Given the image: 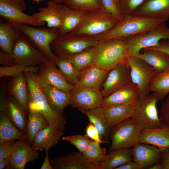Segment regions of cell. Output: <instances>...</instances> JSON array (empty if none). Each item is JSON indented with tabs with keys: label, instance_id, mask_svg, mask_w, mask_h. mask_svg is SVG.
Listing matches in <instances>:
<instances>
[{
	"label": "cell",
	"instance_id": "6da1fadb",
	"mask_svg": "<svg viewBox=\"0 0 169 169\" xmlns=\"http://www.w3.org/2000/svg\"><path fill=\"white\" fill-rule=\"evenodd\" d=\"M168 20L125 15L114 27L94 37L100 42L114 39L125 38L153 29Z\"/></svg>",
	"mask_w": 169,
	"mask_h": 169
},
{
	"label": "cell",
	"instance_id": "7a4b0ae2",
	"mask_svg": "<svg viewBox=\"0 0 169 169\" xmlns=\"http://www.w3.org/2000/svg\"><path fill=\"white\" fill-rule=\"evenodd\" d=\"M29 91L28 109L40 112L49 125L64 131L66 123L63 114L55 111L50 105L43 93L32 72H24Z\"/></svg>",
	"mask_w": 169,
	"mask_h": 169
},
{
	"label": "cell",
	"instance_id": "3957f363",
	"mask_svg": "<svg viewBox=\"0 0 169 169\" xmlns=\"http://www.w3.org/2000/svg\"><path fill=\"white\" fill-rule=\"evenodd\" d=\"M121 19L113 16L104 8L87 12L80 23L70 32L95 36L111 29Z\"/></svg>",
	"mask_w": 169,
	"mask_h": 169
},
{
	"label": "cell",
	"instance_id": "277c9868",
	"mask_svg": "<svg viewBox=\"0 0 169 169\" xmlns=\"http://www.w3.org/2000/svg\"><path fill=\"white\" fill-rule=\"evenodd\" d=\"M129 56L125 38L110 39L100 43L91 64L110 70Z\"/></svg>",
	"mask_w": 169,
	"mask_h": 169
},
{
	"label": "cell",
	"instance_id": "5b68a950",
	"mask_svg": "<svg viewBox=\"0 0 169 169\" xmlns=\"http://www.w3.org/2000/svg\"><path fill=\"white\" fill-rule=\"evenodd\" d=\"M100 42L94 37L71 32L59 36L51 44L53 52L59 59H66L89 47L97 46Z\"/></svg>",
	"mask_w": 169,
	"mask_h": 169
},
{
	"label": "cell",
	"instance_id": "8992f818",
	"mask_svg": "<svg viewBox=\"0 0 169 169\" xmlns=\"http://www.w3.org/2000/svg\"><path fill=\"white\" fill-rule=\"evenodd\" d=\"M158 101L156 94L152 92L141 99L134 106L131 117L142 129L157 128L162 126L156 104Z\"/></svg>",
	"mask_w": 169,
	"mask_h": 169
},
{
	"label": "cell",
	"instance_id": "52a82bcc",
	"mask_svg": "<svg viewBox=\"0 0 169 169\" xmlns=\"http://www.w3.org/2000/svg\"><path fill=\"white\" fill-rule=\"evenodd\" d=\"M19 29L45 56L49 62L56 65L58 58L52 51L50 45L59 36V28H36L23 24Z\"/></svg>",
	"mask_w": 169,
	"mask_h": 169
},
{
	"label": "cell",
	"instance_id": "ba28073f",
	"mask_svg": "<svg viewBox=\"0 0 169 169\" xmlns=\"http://www.w3.org/2000/svg\"><path fill=\"white\" fill-rule=\"evenodd\" d=\"M141 129L131 117L110 128L109 136L111 143L109 150L132 148L139 143Z\"/></svg>",
	"mask_w": 169,
	"mask_h": 169
},
{
	"label": "cell",
	"instance_id": "9c48e42d",
	"mask_svg": "<svg viewBox=\"0 0 169 169\" xmlns=\"http://www.w3.org/2000/svg\"><path fill=\"white\" fill-rule=\"evenodd\" d=\"M11 55L14 64L37 67L49 62L23 33L16 41Z\"/></svg>",
	"mask_w": 169,
	"mask_h": 169
},
{
	"label": "cell",
	"instance_id": "30bf717a",
	"mask_svg": "<svg viewBox=\"0 0 169 169\" xmlns=\"http://www.w3.org/2000/svg\"><path fill=\"white\" fill-rule=\"evenodd\" d=\"M165 23L147 32L125 38L129 56H137L143 49L157 46L161 40H169V28Z\"/></svg>",
	"mask_w": 169,
	"mask_h": 169
},
{
	"label": "cell",
	"instance_id": "8fae6325",
	"mask_svg": "<svg viewBox=\"0 0 169 169\" xmlns=\"http://www.w3.org/2000/svg\"><path fill=\"white\" fill-rule=\"evenodd\" d=\"M127 61L130 67L132 82L138 87L140 99L144 98L150 94V84L157 72L137 56H129Z\"/></svg>",
	"mask_w": 169,
	"mask_h": 169
},
{
	"label": "cell",
	"instance_id": "7c38bea8",
	"mask_svg": "<svg viewBox=\"0 0 169 169\" xmlns=\"http://www.w3.org/2000/svg\"><path fill=\"white\" fill-rule=\"evenodd\" d=\"M104 97L100 90L76 84L70 92L69 105L80 111L101 106Z\"/></svg>",
	"mask_w": 169,
	"mask_h": 169
},
{
	"label": "cell",
	"instance_id": "4fadbf2b",
	"mask_svg": "<svg viewBox=\"0 0 169 169\" xmlns=\"http://www.w3.org/2000/svg\"><path fill=\"white\" fill-rule=\"evenodd\" d=\"M131 82L130 67L126 59L109 71L100 90L105 98Z\"/></svg>",
	"mask_w": 169,
	"mask_h": 169
},
{
	"label": "cell",
	"instance_id": "5bb4252c",
	"mask_svg": "<svg viewBox=\"0 0 169 169\" xmlns=\"http://www.w3.org/2000/svg\"><path fill=\"white\" fill-rule=\"evenodd\" d=\"M56 66V64L50 62L39 66L38 72L34 73L35 78L43 83L70 93L74 85L68 82Z\"/></svg>",
	"mask_w": 169,
	"mask_h": 169
},
{
	"label": "cell",
	"instance_id": "9a60e30c",
	"mask_svg": "<svg viewBox=\"0 0 169 169\" xmlns=\"http://www.w3.org/2000/svg\"><path fill=\"white\" fill-rule=\"evenodd\" d=\"M32 147L26 139L18 140L15 142L10 157V167L24 169L26 164L38 159L40 153Z\"/></svg>",
	"mask_w": 169,
	"mask_h": 169
},
{
	"label": "cell",
	"instance_id": "2e32d148",
	"mask_svg": "<svg viewBox=\"0 0 169 169\" xmlns=\"http://www.w3.org/2000/svg\"><path fill=\"white\" fill-rule=\"evenodd\" d=\"M50 161L53 169H100L99 165L88 161L79 151L70 152Z\"/></svg>",
	"mask_w": 169,
	"mask_h": 169
},
{
	"label": "cell",
	"instance_id": "e0dca14e",
	"mask_svg": "<svg viewBox=\"0 0 169 169\" xmlns=\"http://www.w3.org/2000/svg\"><path fill=\"white\" fill-rule=\"evenodd\" d=\"M0 17L17 29H19L23 24L39 26L46 23L37 20L32 15L24 13L15 7L1 3H0Z\"/></svg>",
	"mask_w": 169,
	"mask_h": 169
},
{
	"label": "cell",
	"instance_id": "ac0fdd59",
	"mask_svg": "<svg viewBox=\"0 0 169 169\" xmlns=\"http://www.w3.org/2000/svg\"><path fill=\"white\" fill-rule=\"evenodd\" d=\"M132 160L142 169H149L154 163L161 162V151L151 144L139 143L131 148Z\"/></svg>",
	"mask_w": 169,
	"mask_h": 169
},
{
	"label": "cell",
	"instance_id": "d6986e66",
	"mask_svg": "<svg viewBox=\"0 0 169 169\" xmlns=\"http://www.w3.org/2000/svg\"><path fill=\"white\" fill-rule=\"evenodd\" d=\"M140 99L137 86L131 82L104 98L101 106L124 104H136Z\"/></svg>",
	"mask_w": 169,
	"mask_h": 169
},
{
	"label": "cell",
	"instance_id": "ffe728a7",
	"mask_svg": "<svg viewBox=\"0 0 169 169\" xmlns=\"http://www.w3.org/2000/svg\"><path fill=\"white\" fill-rule=\"evenodd\" d=\"M130 15L142 17L169 18V0H144Z\"/></svg>",
	"mask_w": 169,
	"mask_h": 169
},
{
	"label": "cell",
	"instance_id": "44dd1931",
	"mask_svg": "<svg viewBox=\"0 0 169 169\" xmlns=\"http://www.w3.org/2000/svg\"><path fill=\"white\" fill-rule=\"evenodd\" d=\"M36 79L51 107L56 111L64 114L65 109L69 105L70 93L65 92Z\"/></svg>",
	"mask_w": 169,
	"mask_h": 169
},
{
	"label": "cell",
	"instance_id": "7402d4cb",
	"mask_svg": "<svg viewBox=\"0 0 169 169\" xmlns=\"http://www.w3.org/2000/svg\"><path fill=\"white\" fill-rule=\"evenodd\" d=\"M7 92L19 103L28 116L29 91L24 72L12 77L7 84Z\"/></svg>",
	"mask_w": 169,
	"mask_h": 169
},
{
	"label": "cell",
	"instance_id": "603a6c76",
	"mask_svg": "<svg viewBox=\"0 0 169 169\" xmlns=\"http://www.w3.org/2000/svg\"><path fill=\"white\" fill-rule=\"evenodd\" d=\"M110 71L91 64L79 71L76 84L100 90Z\"/></svg>",
	"mask_w": 169,
	"mask_h": 169
},
{
	"label": "cell",
	"instance_id": "cb8c5ba5",
	"mask_svg": "<svg viewBox=\"0 0 169 169\" xmlns=\"http://www.w3.org/2000/svg\"><path fill=\"white\" fill-rule=\"evenodd\" d=\"M139 143L151 144L157 147L161 152L169 148V126L149 129H141Z\"/></svg>",
	"mask_w": 169,
	"mask_h": 169
},
{
	"label": "cell",
	"instance_id": "d4e9b609",
	"mask_svg": "<svg viewBox=\"0 0 169 169\" xmlns=\"http://www.w3.org/2000/svg\"><path fill=\"white\" fill-rule=\"evenodd\" d=\"M64 131L49 125L39 131L36 135L32 147L38 151H49L55 145L64 135Z\"/></svg>",
	"mask_w": 169,
	"mask_h": 169
},
{
	"label": "cell",
	"instance_id": "484cf974",
	"mask_svg": "<svg viewBox=\"0 0 169 169\" xmlns=\"http://www.w3.org/2000/svg\"><path fill=\"white\" fill-rule=\"evenodd\" d=\"M61 4L48 0L45 7H39L38 12L32 16L37 20L46 23L48 28H59L61 24Z\"/></svg>",
	"mask_w": 169,
	"mask_h": 169
},
{
	"label": "cell",
	"instance_id": "4316f807",
	"mask_svg": "<svg viewBox=\"0 0 169 169\" xmlns=\"http://www.w3.org/2000/svg\"><path fill=\"white\" fill-rule=\"evenodd\" d=\"M135 104H124L102 107L110 128L131 117Z\"/></svg>",
	"mask_w": 169,
	"mask_h": 169
},
{
	"label": "cell",
	"instance_id": "83f0119b",
	"mask_svg": "<svg viewBox=\"0 0 169 169\" xmlns=\"http://www.w3.org/2000/svg\"><path fill=\"white\" fill-rule=\"evenodd\" d=\"M4 112L11 122L18 129L25 133L28 116L23 108L12 96L7 99Z\"/></svg>",
	"mask_w": 169,
	"mask_h": 169
},
{
	"label": "cell",
	"instance_id": "f1b7e54d",
	"mask_svg": "<svg viewBox=\"0 0 169 169\" xmlns=\"http://www.w3.org/2000/svg\"><path fill=\"white\" fill-rule=\"evenodd\" d=\"M137 56L151 66L157 73L169 68V55L163 52L148 48L142 49Z\"/></svg>",
	"mask_w": 169,
	"mask_h": 169
},
{
	"label": "cell",
	"instance_id": "f546056e",
	"mask_svg": "<svg viewBox=\"0 0 169 169\" xmlns=\"http://www.w3.org/2000/svg\"><path fill=\"white\" fill-rule=\"evenodd\" d=\"M61 24L59 28V36L71 32L80 23L86 12L70 9L61 4Z\"/></svg>",
	"mask_w": 169,
	"mask_h": 169
},
{
	"label": "cell",
	"instance_id": "4dcf8cb0",
	"mask_svg": "<svg viewBox=\"0 0 169 169\" xmlns=\"http://www.w3.org/2000/svg\"><path fill=\"white\" fill-rule=\"evenodd\" d=\"M80 112L87 116L90 122L96 128L101 140L105 143H109L110 128L108 125L102 107L100 106L93 109Z\"/></svg>",
	"mask_w": 169,
	"mask_h": 169
},
{
	"label": "cell",
	"instance_id": "1f68e13d",
	"mask_svg": "<svg viewBox=\"0 0 169 169\" xmlns=\"http://www.w3.org/2000/svg\"><path fill=\"white\" fill-rule=\"evenodd\" d=\"M22 33L19 29L15 28L1 18L0 47L2 51L11 55L16 41Z\"/></svg>",
	"mask_w": 169,
	"mask_h": 169
},
{
	"label": "cell",
	"instance_id": "d6a6232c",
	"mask_svg": "<svg viewBox=\"0 0 169 169\" xmlns=\"http://www.w3.org/2000/svg\"><path fill=\"white\" fill-rule=\"evenodd\" d=\"M132 160L131 148L109 150L105 159L99 165L100 169H115Z\"/></svg>",
	"mask_w": 169,
	"mask_h": 169
},
{
	"label": "cell",
	"instance_id": "836d02e7",
	"mask_svg": "<svg viewBox=\"0 0 169 169\" xmlns=\"http://www.w3.org/2000/svg\"><path fill=\"white\" fill-rule=\"evenodd\" d=\"M49 125L48 121L40 112L28 109V120L25 132L26 140L32 146L37 133Z\"/></svg>",
	"mask_w": 169,
	"mask_h": 169
},
{
	"label": "cell",
	"instance_id": "e575fe53",
	"mask_svg": "<svg viewBox=\"0 0 169 169\" xmlns=\"http://www.w3.org/2000/svg\"><path fill=\"white\" fill-rule=\"evenodd\" d=\"M23 139H26L25 133L14 125L4 111H0V143Z\"/></svg>",
	"mask_w": 169,
	"mask_h": 169
},
{
	"label": "cell",
	"instance_id": "d590c367",
	"mask_svg": "<svg viewBox=\"0 0 169 169\" xmlns=\"http://www.w3.org/2000/svg\"><path fill=\"white\" fill-rule=\"evenodd\" d=\"M149 90L156 93L158 100H163L169 94V68L156 74L150 84Z\"/></svg>",
	"mask_w": 169,
	"mask_h": 169
},
{
	"label": "cell",
	"instance_id": "8d00e7d4",
	"mask_svg": "<svg viewBox=\"0 0 169 169\" xmlns=\"http://www.w3.org/2000/svg\"><path fill=\"white\" fill-rule=\"evenodd\" d=\"M98 45L89 47L66 59L79 71L92 64L95 56Z\"/></svg>",
	"mask_w": 169,
	"mask_h": 169
},
{
	"label": "cell",
	"instance_id": "74e56055",
	"mask_svg": "<svg viewBox=\"0 0 169 169\" xmlns=\"http://www.w3.org/2000/svg\"><path fill=\"white\" fill-rule=\"evenodd\" d=\"M56 65L69 84L74 85L77 83L79 71L67 59L58 58Z\"/></svg>",
	"mask_w": 169,
	"mask_h": 169
},
{
	"label": "cell",
	"instance_id": "f35d334b",
	"mask_svg": "<svg viewBox=\"0 0 169 169\" xmlns=\"http://www.w3.org/2000/svg\"><path fill=\"white\" fill-rule=\"evenodd\" d=\"M83 154L88 161L99 165L105 158L106 150L101 147L100 143L91 140L88 148Z\"/></svg>",
	"mask_w": 169,
	"mask_h": 169
},
{
	"label": "cell",
	"instance_id": "ab89813d",
	"mask_svg": "<svg viewBox=\"0 0 169 169\" xmlns=\"http://www.w3.org/2000/svg\"><path fill=\"white\" fill-rule=\"evenodd\" d=\"M63 4L70 9L86 12L104 8L100 0H66Z\"/></svg>",
	"mask_w": 169,
	"mask_h": 169
},
{
	"label": "cell",
	"instance_id": "60d3db41",
	"mask_svg": "<svg viewBox=\"0 0 169 169\" xmlns=\"http://www.w3.org/2000/svg\"><path fill=\"white\" fill-rule=\"evenodd\" d=\"M39 69V66L28 67L19 64H14L13 66L0 67V77L11 76L13 77L19 74L26 71H29L34 73H36Z\"/></svg>",
	"mask_w": 169,
	"mask_h": 169
},
{
	"label": "cell",
	"instance_id": "b9f144b4",
	"mask_svg": "<svg viewBox=\"0 0 169 169\" xmlns=\"http://www.w3.org/2000/svg\"><path fill=\"white\" fill-rule=\"evenodd\" d=\"M62 139L69 142L82 153H84L88 148L91 140L86 134L64 136L62 137Z\"/></svg>",
	"mask_w": 169,
	"mask_h": 169
},
{
	"label": "cell",
	"instance_id": "7bdbcfd3",
	"mask_svg": "<svg viewBox=\"0 0 169 169\" xmlns=\"http://www.w3.org/2000/svg\"><path fill=\"white\" fill-rule=\"evenodd\" d=\"M144 0H119L117 5L123 15L129 14L135 10Z\"/></svg>",
	"mask_w": 169,
	"mask_h": 169
},
{
	"label": "cell",
	"instance_id": "ee69618b",
	"mask_svg": "<svg viewBox=\"0 0 169 169\" xmlns=\"http://www.w3.org/2000/svg\"><path fill=\"white\" fill-rule=\"evenodd\" d=\"M105 9L115 17L122 19L124 15L120 12L114 0H100Z\"/></svg>",
	"mask_w": 169,
	"mask_h": 169
},
{
	"label": "cell",
	"instance_id": "f6af8a7d",
	"mask_svg": "<svg viewBox=\"0 0 169 169\" xmlns=\"http://www.w3.org/2000/svg\"><path fill=\"white\" fill-rule=\"evenodd\" d=\"M159 115L163 124L169 126V94L162 100Z\"/></svg>",
	"mask_w": 169,
	"mask_h": 169
},
{
	"label": "cell",
	"instance_id": "bcb514c9",
	"mask_svg": "<svg viewBox=\"0 0 169 169\" xmlns=\"http://www.w3.org/2000/svg\"><path fill=\"white\" fill-rule=\"evenodd\" d=\"M15 142L14 140L0 143V161L10 157Z\"/></svg>",
	"mask_w": 169,
	"mask_h": 169
},
{
	"label": "cell",
	"instance_id": "7dc6e473",
	"mask_svg": "<svg viewBox=\"0 0 169 169\" xmlns=\"http://www.w3.org/2000/svg\"><path fill=\"white\" fill-rule=\"evenodd\" d=\"M86 134L89 138L100 144L105 143L100 138L99 132L93 124L90 122L85 129Z\"/></svg>",
	"mask_w": 169,
	"mask_h": 169
},
{
	"label": "cell",
	"instance_id": "c3c4849f",
	"mask_svg": "<svg viewBox=\"0 0 169 169\" xmlns=\"http://www.w3.org/2000/svg\"><path fill=\"white\" fill-rule=\"evenodd\" d=\"M8 77H3L0 84V110L4 111L7 106V100L5 95L6 93L7 83Z\"/></svg>",
	"mask_w": 169,
	"mask_h": 169
},
{
	"label": "cell",
	"instance_id": "681fc988",
	"mask_svg": "<svg viewBox=\"0 0 169 169\" xmlns=\"http://www.w3.org/2000/svg\"><path fill=\"white\" fill-rule=\"evenodd\" d=\"M0 3L15 7L23 12L27 7L24 0H0Z\"/></svg>",
	"mask_w": 169,
	"mask_h": 169
},
{
	"label": "cell",
	"instance_id": "f907efd6",
	"mask_svg": "<svg viewBox=\"0 0 169 169\" xmlns=\"http://www.w3.org/2000/svg\"><path fill=\"white\" fill-rule=\"evenodd\" d=\"M0 64L1 67H7L14 64L11 55L9 54L0 52Z\"/></svg>",
	"mask_w": 169,
	"mask_h": 169
},
{
	"label": "cell",
	"instance_id": "816d5d0a",
	"mask_svg": "<svg viewBox=\"0 0 169 169\" xmlns=\"http://www.w3.org/2000/svg\"><path fill=\"white\" fill-rule=\"evenodd\" d=\"M149 48L163 52L169 55V40H161L157 46Z\"/></svg>",
	"mask_w": 169,
	"mask_h": 169
},
{
	"label": "cell",
	"instance_id": "f5cc1de1",
	"mask_svg": "<svg viewBox=\"0 0 169 169\" xmlns=\"http://www.w3.org/2000/svg\"><path fill=\"white\" fill-rule=\"evenodd\" d=\"M161 162L163 169H169V148L161 152Z\"/></svg>",
	"mask_w": 169,
	"mask_h": 169
},
{
	"label": "cell",
	"instance_id": "db71d44e",
	"mask_svg": "<svg viewBox=\"0 0 169 169\" xmlns=\"http://www.w3.org/2000/svg\"><path fill=\"white\" fill-rule=\"evenodd\" d=\"M115 169H142V168L138 164L132 160Z\"/></svg>",
	"mask_w": 169,
	"mask_h": 169
},
{
	"label": "cell",
	"instance_id": "11a10c76",
	"mask_svg": "<svg viewBox=\"0 0 169 169\" xmlns=\"http://www.w3.org/2000/svg\"><path fill=\"white\" fill-rule=\"evenodd\" d=\"M45 151V157L43 164L41 167L40 169H53L51 164L50 160L49 159L48 152L49 151Z\"/></svg>",
	"mask_w": 169,
	"mask_h": 169
},
{
	"label": "cell",
	"instance_id": "9f6ffc18",
	"mask_svg": "<svg viewBox=\"0 0 169 169\" xmlns=\"http://www.w3.org/2000/svg\"><path fill=\"white\" fill-rule=\"evenodd\" d=\"M10 167V157L6 158L0 161V169H8Z\"/></svg>",
	"mask_w": 169,
	"mask_h": 169
},
{
	"label": "cell",
	"instance_id": "6f0895ef",
	"mask_svg": "<svg viewBox=\"0 0 169 169\" xmlns=\"http://www.w3.org/2000/svg\"><path fill=\"white\" fill-rule=\"evenodd\" d=\"M149 169H163L161 162H156L150 167Z\"/></svg>",
	"mask_w": 169,
	"mask_h": 169
},
{
	"label": "cell",
	"instance_id": "680465c9",
	"mask_svg": "<svg viewBox=\"0 0 169 169\" xmlns=\"http://www.w3.org/2000/svg\"><path fill=\"white\" fill-rule=\"evenodd\" d=\"M56 3L61 4L64 3L66 0H50Z\"/></svg>",
	"mask_w": 169,
	"mask_h": 169
},
{
	"label": "cell",
	"instance_id": "91938a15",
	"mask_svg": "<svg viewBox=\"0 0 169 169\" xmlns=\"http://www.w3.org/2000/svg\"><path fill=\"white\" fill-rule=\"evenodd\" d=\"M33 0L36 2H38L41 0Z\"/></svg>",
	"mask_w": 169,
	"mask_h": 169
},
{
	"label": "cell",
	"instance_id": "94428289",
	"mask_svg": "<svg viewBox=\"0 0 169 169\" xmlns=\"http://www.w3.org/2000/svg\"><path fill=\"white\" fill-rule=\"evenodd\" d=\"M117 3H117L118 2V1L119 0H114Z\"/></svg>",
	"mask_w": 169,
	"mask_h": 169
}]
</instances>
